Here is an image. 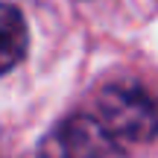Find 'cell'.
<instances>
[{
  "instance_id": "3",
  "label": "cell",
  "mask_w": 158,
  "mask_h": 158,
  "mask_svg": "<svg viewBox=\"0 0 158 158\" xmlns=\"http://www.w3.org/2000/svg\"><path fill=\"white\" fill-rule=\"evenodd\" d=\"M27 56V23L12 3L0 12V73H12L21 59Z\"/></svg>"
},
{
  "instance_id": "1",
  "label": "cell",
  "mask_w": 158,
  "mask_h": 158,
  "mask_svg": "<svg viewBox=\"0 0 158 158\" xmlns=\"http://www.w3.org/2000/svg\"><path fill=\"white\" fill-rule=\"evenodd\" d=\"M91 111L123 152L158 135V102L138 85L102 88L91 102Z\"/></svg>"
},
{
  "instance_id": "2",
  "label": "cell",
  "mask_w": 158,
  "mask_h": 158,
  "mask_svg": "<svg viewBox=\"0 0 158 158\" xmlns=\"http://www.w3.org/2000/svg\"><path fill=\"white\" fill-rule=\"evenodd\" d=\"M123 149L108 138L91 108L64 117L41 141V158H120Z\"/></svg>"
}]
</instances>
